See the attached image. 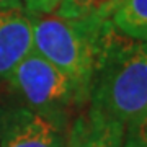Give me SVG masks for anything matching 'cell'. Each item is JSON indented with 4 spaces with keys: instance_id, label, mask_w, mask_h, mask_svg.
Returning a JSON list of instances; mask_svg holds the SVG:
<instances>
[{
    "instance_id": "obj_8",
    "label": "cell",
    "mask_w": 147,
    "mask_h": 147,
    "mask_svg": "<svg viewBox=\"0 0 147 147\" xmlns=\"http://www.w3.org/2000/svg\"><path fill=\"white\" fill-rule=\"evenodd\" d=\"M118 0H62L56 15L62 18H84L95 11H113Z\"/></svg>"
},
{
    "instance_id": "obj_4",
    "label": "cell",
    "mask_w": 147,
    "mask_h": 147,
    "mask_svg": "<svg viewBox=\"0 0 147 147\" xmlns=\"http://www.w3.org/2000/svg\"><path fill=\"white\" fill-rule=\"evenodd\" d=\"M0 147H65V131L20 101L2 103Z\"/></svg>"
},
{
    "instance_id": "obj_3",
    "label": "cell",
    "mask_w": 147,
    "mask_h": 147,
    "mask_svg": "<svg viewBox=\"0 0 147 147\" xmlns=\"http://www.w3.org/2000/svg\"><path fill=\"white\" fill-rule=\"evenodd\" d=\"M16 101L65 131L72 116L87 105L79 87L62 70L31 51L5 79Z\"/></svg>"
},
{
    "instance_id": "obj_2",
    "label": "cell",
    "mask_w": 147,
    "mask_h": 147,
    "mask_svg": "<svg viewBox=\"0 0 147 147\" xmlns=\"http://www.w3.org/2000/svg\"><path fill=\"white\" fill-rule=\"evenodd\" d=\"M110 15L103 10L84 18L31 15L33 51L70 77L87 103L101 42L111 26Z\"/></svg>"
},
{
    "instance_id": "obj_6",
    "label": "cell",
    "mask_w": 147,
    "mask_h": 147,
    "mask_svg": "<svg viewBox=\"0 0 147 147\" xmlns=\"http://www.w3.org/2000/svg\"><path fill=\"white\" fill-rule=\"evenodd\" d=\"M33 51V18L25 8H0V80Z\"/></svg>"
},
{
    "instance_id": "obj_10",
    "label": "cell",
    "mask_w": 147,
    "mask_h": 147,
    "mask_svg": "<svg viewBox=\"0 0 147 147\" xmlns=\"http://www.w3.org/2000/svg\"><path fill=\"white\" fill-rule=\"evenodd\" d=\"M62 0H21L23 8L30 15H51L57 10Z\"/></svg>"
},
{
    "instance_id": "obj_11",
    "label": "cell",
    "mask_w": 147,
    "mask_h": 147,
    "mask_svg": "<svg viewBox=\"0 0 147 147\" xmlns=\"http://www.w3.org/2000/svg\"><path fill=\"white\" fill-rule=\"evenodd\" d=\"M0 8H23L21 0H0Z\"/></svg>"
},
{
    "instance_id": "obj_9",
    "label": "cell",
    "mask_w": 147,
    "mask_h": 147,
    "mask_svg": "<svg viewBox=\"0 0 147 147\" xmlns=\"http://www.w3.org/2000/svg\"><path fill=\"white\" fill-rule=\"evenodd\" d=\"M123 147H147V116L144 119L126 126Z\"/></svg>"
},
{
    "instance_id": "obj_5",
    "label": "cell",
    "mask_w": 147,
    "mask_h": 147,
    "mask_svg": "<svg viewBox=\"0 0 147 147\" xmlns=\"http://www.w3.org/2000/svg\"><path fill=\"white\" fill-rule=\"evenodd\" d=\"M126 126L87 103L65 129V147H123Z\"/></svg>"
},
{
    "instance_id": "obj_7",
    "label": "cell",
    "mask_w": 147,
    "mask_h": 147,
    "mask_svg": "<svg viewBox=\"0 0 147 147\" xmlns=\"http://www.w3.org/2000/svg\"><path fill=\"white\" fill-rule=\"evenodd\" d=\"M110 20L121 34L147 41V0H118Z\"/></svg>"
},
{
    "instance_id": "obj_1",
    "label": "cell",
    "mask_w": 147,
    "mask_h": 147,
    "mask_svg": "<svg viewBox=\"0 0 147 147\" xmlns=\"http://www.w3.org/2000/svg\"><path fill=\"white\" fill-rule=\"evenodd\" d=\"M90 105L124 126L147 116V41L132 39L108 28L100 47Z\"/></svg>"
}]
</instances>
